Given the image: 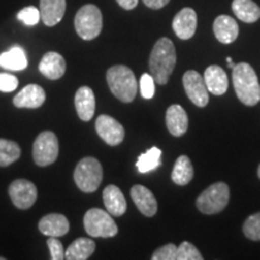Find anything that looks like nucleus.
Instances as JSON below:
<instances>
[{"mask_svg":"<svg viewBox=\"0 0 260 260\" xmlns=\"http://www.w3.org/2000/svg\"><path fill=\"white\" fill-rule=\"evenodd\" d=\"M140 92L145 99H152L155 93V81L149 74H144L140 80Z\"/></svg>","mask_w":260,"mask_h":260,"instance_id":"nucleus-32","label":"nucleus"},{"mask_svg":"<svg viewBox=\"0 0 260 260\" xmlns=\"http://www.w3.org/2000/svg\"><path fill=\"white\" fill-rule=\"evenodd\" d=\"M148 65L155 82L161 86L169 82L176 65V50L170 39L161 38L155 42Z\"/></svg>","mask_w":260,"mask_h":260,"instance_id":"nucleus-1","label":"nucleus"},{"mask_svg":"<svg viewBox=\"0 0 260 260\" xmlns=\"http://www.w3.org/2000/svg\"><path fill=\"white\" fill-rule=\"evenodd\" d=\"M230 61H233V59H232V58H230V57H228V58H226V63H230Z\"/></svg>","mask_w":260,"mask_h":260,"instance_id":"nucleus-39","label":"nucleus"},{"mask_svg":"<svg viewBox=\"0 0 260 260\" xmlns=\"http://www.w3.org/2000/svg\"><path fill=\"white\" fill-rule=\"evenodd\" d=\"M76 186L84 193H93L103 181V167L98 159L86 157L81 159L74 171Z\"/></svg>","mask_w":260,"mask_h":260,"instance_id":"nucleus-4","label":"nucleus"},{"mask_svg":"<svg viewBox=\"0 0 260 260\" xmlns=\"http://www.w3.org/2000/svg\"><path fill=\"white\" fill-rule=\"evenodd\" d=\"M83 225L87 234L93 237H113L118 233V226L111 214L102 209H90L83 217Z\"/></svg>","mask_w":260,"mask_h":260,"instance_id":"nucleus-7","label":"nucleus"},{"mask_svg":"<svg viewBox=\"0 0 260 260\" xmlns=\"http://www.w3.org/2000/svg\"><path fill=\"white\" fill-rule=\"evenodd\" d=\"M95 251V242L88 237L76 239L68 247L65 252V258L68 260H86Z\"/></svg>","mask_w":260,"mask_h":260,"instance_id":"nucleus-24","label":"nucleus"},{"mask_svg":"<svg viewBox=\"0 0 260 260\" xmlns=\"http://www.w3.org/2000/svg\"><path fill=\"white\" fill-rule=\"evenodd\" d=\"M75 107L82 121L88 122L95 112V96L89 87L83 86L75 94Z\"/></svg>","mask_w":260,"mask_h":260,"instance_id":"nucleus-19","label":"nucleus"},{"mask_svg":"<svg viewBox=\"0 0 260 260\" xmlns=\"http://www.w3.org/2000/svg\"><path fill=\"white\" fill-rule=\"evenodd\" d=\"M109 88L117 99L123 103H132L138 93V81L132 69L125 65H115L106 73Z\"/></svg>","mask_w":260,"mask_h":260,"instance_id":"nucleus-3","label":"nucleus"},{"mask_svg":"<svg viewBox=\"0 0 260 260\" xmlns=\"http://www.w3.org/2000/svg\"><path fill=\"white\" fill-rule=\"evenodd\" d=\"M198 16L190 8L182 9L172 21V29L181 40H189L197 30Z\"/></svg>","mask_w":260,"mask_h":260,"instance_id":"nucleus-12","label":"nucleus"},{"mask_svg":"<svg viewBox=\"0 0 260 260\" xmlns=\"http://www.w3.org/2000/svg\"><path fill=\"white\" fill-rule=\"evenodd\" d=\"M258 176L260 178V165H259V168H258Z\"/></svg>","mask_w":260,"mask_h":260,"instance_id":"nucleus-40","label":"nucleus"},{"mask_svg":"<svg viewBox=\"0 0 260 260\" xmlns=\"http://www.w3.org/2000/svg\"><path fill=\"white\" fill-rule=\"evenodd\" d=\"M21 157V147L15 141L0 139V167H9Z\"/></svg>","mask_w":260,"mask_h":260,"instance_id":"nucleus-28","label":"nucleus"},{"mask_svg":"<svg viewBox=\"0 0 260 260\" xmlns=\"http://www.w3.org/2000/svg\"><path fill=\"white\" fill-rule=\"evenodd\" d=\"M95 130L98 135L110 146L119 145L124 140V128L111 116L100 115L98 117Z\"/></svg>","mask_w":260,"mask_h":260,"instance_id":"nucleus-11","label":"nucleus"},{"mask_svg":"<svg viewBox=\"0 0 260 260\" xmlns=\"http://www.w3.org/2000/svg\"><path fill=\"white\" fill-rule=\"evenodd\" d=\"M67 2L65 0H40V15L45 25L53 27L63 19Z\"/></svg>","mask_w":260,"mask_h":260,"instance_id":"nucleus-20","label":"nucleus"},{"mask_svg":"<svg viewBox=\"0 0 260 260\" xmlns=\"http://www.w3.org/2000/svg\"><path fill=\"white\" fill-rule=\"evenodd\" d=\"M203 255L194 245L190 242L183 241L180 246H177L176 260H201Z\"/></svg>","mask_w":260,"mask_h":260,"instance_id":"nucleus-30","label":"nucleus"},{"mask_svg":"<svg viewBox=\"0 0 260 260\" xmlns=\"http://www.w3.org/2000/svg\"><path fill=\"white\" fill-rule=\"evenodd\" d=\"M233 84L242 104L254 106L260 102V84L255 71L249 64L239 63L233 68Z\"/></svg>","mask_w":260,"mask_h":260,"instance_id":"nucleus-2","label":"nucleus"},{"mask_svg":"<svg viewBox=\"0 0 260 260\" xmlns=\"http://www.w3.org/2000/svg\"><path fill=\"white\" fill-rule=\"evenodd\" d=\"M5 258H2V256H0V260H4Z\"/></svg>","mask_w":260,"mask_h":260,"instance_id":"nucleus-41","label":"nucleus"},{"mask_svg":"<svg viewBox=\"0 0 260 260\" xmlns=\"http://www.w3.org/2000/svg\"><path fill=\"white\" fill-rule=\"evenodd\" d=\"M116 2L124 10H133L138 6L139 0H116Z\"/></svg>","mask_w":260,"mask_h":260,"instance_id":"nucleus-37","label":"nucleus"},{"mask_svg":"<svg viewBox=\"0 0 260 260\" xmlns=\"http://www.w3.org/2000/svg\"><path fill=\"white\" fill-rule=\"evenodd\" d=\"M230 198V189L224 182L210 186L197 199V207L205 214H216L225 209Z\"/></svg>","mask_w":260,"mask_h":260,"instance_id":"nucleus-6","label":"nucleus"},{"mask_svg":"<svg viewBox=\"0 0 260 260\" xmlns=\"http://www.w3.org/2000/svg\"><path fill=\"white\" fill-rule=\"evenodd\" d=\"M194 169L187 155H180L172 169L171 178L177 186H186L193 180Z\"/></svg>","mask_w":260,"mask_h":260,"instance_id":"nucleus-26","label":"nucleus"},{"mask_svg":"<svg viewBox=\"0 0 260 260\" xmlns=\"http://www.w3.org/2000/svg\"><path fill=\"white\" fill-rule=\"evenodd\" d=\"M213 31L217 40L222 44H232L239 37V25L233 17L220 15L214 19Z\"/></svg>","mask_w":260,"mask_h":260,"instance_id":"nucleus-18","label":"nucleus"},{"mask_svg":"<svg viewBox=\"0 0 260 260\" xmlns=\"http://www.w3.org/2000/svg\"><path fill=\"white\" fill-rule=\"evenodd\" d=\"M161 151L158 147L149 148L146 153H142L136 161V168L139 172L146 174V172L153 171L161 165Z\"/></svg>","mask_w":260,"mask_h":260,"instance_id":"nucleus-27","label":"nucleus"},{"mask_svg":"<svg viewBox=\"0 0 260 260\" xmlns=\"http://www.w3.org/2000/svg\"><path fill=\"white\" fill-rule=\"evenodd\" d=\"M75 29L83 40H93L99 37L103 29V15L93 4L83 5L75 16Z\"/></svg>","mask_w":260,"mask_h":260,"instance_id":"nucleus-5","label":"nucleus"},{"mask_svg":"<svg viewBox=\"0 0 260 260\" xmlns=\"http://www.w3.org/2000/svg\"><path fill=\"white\" fill-rule=\"evenodd\" d=\"M28 65L27 56L23 48L19 46H14L9 51L3 52L0 54V67L6 70L21 71L24 70Z\"/></svg>","mask_w":260,"mask_h":260,"instance_id":"nucleus-23","label":"nucleus"},{"mask_svg":"<svg viewBox=\"0 0 260 260\" xmlns=\"http://www.w3.org/2000/svg\"><path fill=\"white\" fill-rule=\"evenodd\" d=\"M18 79L11 74H0V92L10 93L18 87Z\"/></svg>","mask_w":260,"mask_h":260,"instance_id":"nucleus-34","label":"nucleus"},{"mask_svg":"<svg viewBox=\"0 0 260 260\" xmlns=\"http://www.w3.org/2000/svg\"><path fill=\"white\" fill-rule=\"evenodd\" d=\"M232 9L236 17L245 23H254L260 18V8L253 0H234Z\"/></svg>","mask_w":260,"mask_h":260,"instance_id":"nucleus-25","label":"nucleus"},{"mask_svg":"<svg viewBox=\"0 0 260 260\" xmlns=\"http://www.w3.org/2000/svg\"><path fill=\"white\" fill-rule=\"evenodd\" d=\"M59 144L54 133L42 132L32 145V158L39 167H48L57 160Z\"/></svg>","mask_w":260,"mask_h":260,"instance_id":"nucleus-8","label":"nucleus"},{"mask_svg":"<svg viewBox=\"0 0 260 260\" xmlns=\"http://www.w3.org/2000/svg\"><path fill=\"white\" fill-rule=\"evenodd\" d=\"M242 230L247 239L260 241V212L249 216L243 223Z\"/></svg>","mask_w":260,"mask_h":260,"instance_id":"nucleus-29","label":"nucleus"},{"mask_svg":"<svg viewBox=\"0 0 260 260\" xmlns=\"http://www.w3.org/2000/svg\"><path fill=\"white\" fill-rule=\"evenodd\" d=\"M142 2H144L145 5L149 9L159 10V9L164 8L165 5H168L170 0H142Z\"/></svg>","mask_w":260,"mask_h":260,"instance_id":"nucleus-36","label":"nucleus"},{"mask_svg":"<svg viewBox=\"0 0 260 260\" xmlns=\"http://www.w3.org/2000/svg\"><path fill=\"white\" fill-rule=\"evenodd\" d=\"M9 195L16 207L27 210L35 204L38 198V189L32 182L28 180H16L10 184Z\"/></svg>","mask_w":260,"mask_h":260,"instance_id":"nucleus-10","label":"nucleus"},{"mask_svg":"<svg viewBox=\"0 0 260 260\" xmlns=\"http://www.w3.org/2000/svg\"><path fill=\"white\" fill-rule=\"evenodd\" d=\"M204 81L209 93H212L214 95H223L226 93L228 87H229L226 73L218 65H211L205 70Z\"/></svg>","mask_w":260,"mask_h":260,"instance_id":"nucleus-17","label":"nucleus"},{"mask_svg":"<svg viewBox=\"0 0 260 260\" xmlns=\"http://www.w3.org/2000/svg\"><path fill=\"white\" fill-rule=\"evenodd\" d=\"M39 70L48 80H59L67 70V63L61 54L47 52L39 64Z\"/></svg>","mask_w":260,"mask_h":260,"instance_id":"nucleus-15","label":"nucleus"},{"mask_svg":"<svg viewBox=\"0 0 260 260\" xmlns=\"http://www.w3.org/2000/svg\"><path fill=\"white\" fill-rule=\"evenodd\" d=\"M46 100V94L39 84H28L14 98V105L18 109H38Z\"/></svg>","mask_w":260,"mask_h":260,"instance_id":"nucleus-13","label":"nucleus"},{"mask_svg":"<svg viewBox=\"0 0 260 260\" xmlns=\"http://www.w3.org/2000/svg\"><path fill=\"white\" fill-rule=\"evenodd\" d=\"M70 229L69 220L60 213H50L39 222V230L50 237L64 236Z\"/></svg>","mask_w":260,"mask_h":260,"instance_id":"nucleus-16","label":"nucleus"},{"mask_svg":"<svg viewBox=\"0 0 260 260\" xmlns=\"http://www.w3.org/2000/svg\"><path fill=\"white\" fill-rule=\"evenodd\" d=\"M228 67H229V68H232V69H233V68L235 67V64H234L233 61H230V63H228Z\"/></svg>","mask_w":260,"mask_h":260,"instance_id":"nucleus-38","label":"nucleus"},{"mask_svg":"<svg viewBox=\"0 0 260 260\" xmlns=\"http://www.w3.org/2000/svg\"><path fill=\"white\" fill-rule=\"evenodd\" d=\"M177 246L174 243H168V245L161 246L153 253L152 259L153 260H176Z\"/></svg>","mask_w":260,"mask_h":260,"instance_id":"nucleus-33","label":"nucleus"},{"mask_svg":"<svg viewBox=\"0 0 260 260\" xmlns=\"http://www.w3.org/2000/svg\"><path fill=\"white\" fill-rule=\"evenodd\" d=\"M103 200L105 207L111 216L121 217L126 211V200L122 190L117 186L110 184L103 191Z\"/></svg>","mask_w":260,"mask_h":260,"instance_id":"nucleus-21","label":"nucleus"},{"mask_svg":"<svg viewBox=\"0 0 260 260\" xmlns=\"http://www.w3.org/2000/svg\"><path fill=\"white\" fill-rule=\"evenodd\" d=\"M17 18L21 22H23L24 24L35 25L39 23V21H40V18H41L40 10L34 8V6H28V8L22 9L21 11L18 12Z\"/></svg>","mask_w":260,"mask_h":260,"instance_id":"nucleus-31","label":"nucleus"},{"mask_svg":"<svg viewBox=\"0 0 260 260\" xmlns=\"http://www.w3.org/2000/svg\"><path fill=\"white\" fill-rule=\"evenodd\" d=\"M130 197L144 216L153 217L157 213V199L148 188L141 186V184H136L130 189Z\"/></svg>","mask_w":260,"mask_h":260,"instance_id":"nucleus-14","label":"nucleus"},{"mask_svg":"<svg viewBox=\"0 0 260 260\" xmlns=\"http://www.w3.org/2000/svg\"><path fill=\"white\" fill-rule=\"evenodd\" d=\"M182 82H183L187 96L194 105L205 107L209 104V89H207L203 76L198 71L188 70L183 75Z\"/></svg>","mask_w":260,"mask_h":260,"instance_id":"nucleus-9","label":"nucleus"},{"mask_svg":"<svg viewBox=\"0 0 260 260\" xmlns=\"http://www.w3.org/2000/svg\"><path fill=\"white\" fill-rule=\"evenodd\" d=\"M167 126L171 135L180 138L184 135L188 129L187 112L181 105H171L167 111Z\"/></svg>","mask_w":260,"mask_h":260,"instance_id":"nucleus-22","label":"nucleus"},{"mask_svg":"<svg viewBox=\"0 0 260 260\" xmlns=\"http://www.w3.org/2000/svg\"><path fill=\"white\" fill-rule=\"evenodd\" d=\"M47 246L51 253L52 260H63L65 259V252L63 248V245L57 237H50L47 240Z\"/></svg>","mask_w":260,"mask_h":260,"instance_id":"nucleus-35","label":"nucleus"}]
</instances>
